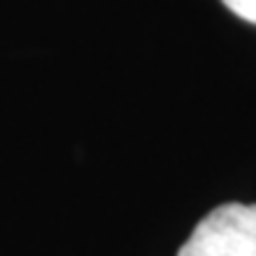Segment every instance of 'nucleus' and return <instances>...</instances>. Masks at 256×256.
<instances>
[{"mask_svg": "<svg viewBox=\"0 0 256 256\" xmlns=\"http://www.w3.org/2000/svg\"><path fill=\"white\" fill-rule=\"evenodd\" d=\"M222 3L238 18L248 21V24H256V0H222Z\"/></svg>", "mask_w": 256, "mask_h": 256, "instance_id": "2", "label": "nucleus"}, {"mask_svg": "<svg viewBox=\"0 0 256 256\" xmlns=\"http://www.w3.org/2000/svg\"><path fill=\"white\" fill-rule=\"evenodd\" d=\"M178 256H256V204L230 202L212 209Z\"/></svg>", "mask_w": 256, "mask_h": 256, "instance_id": "1", "label": "nucleus"}]
</instances>
